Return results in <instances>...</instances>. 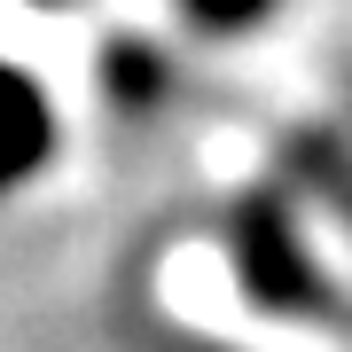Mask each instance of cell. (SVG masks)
<instances>
[{"label": "cell", "mask_w": 352, "mask_h": 352, "mask_svg": "<svg viewBox=\"0 0 352 352\" xmlns=\"http://www.w3.org/2000/svg\"><path fill=\"white\" fill-rule=\"evenodd\" d=\"M227 258H235V289L266 314L298 321V314H337V289L321 282V266L305 258L298 212L282 188H251L227 212Z\"/></svg>", "instance_id": "cell-1"}, {"label": "cell", "mask_w": 352, "mask_h": 352, "mask_svg": "<svg viewBox=\"0 0 352 352\" xmlns=\"http://www.w3.org/2000/svg\"><path fill=\"white\" fill-rule=\"evenodd\" d=\"M47 149H55V110L39 94V78L0 63V188H16L24 173H39Z\"/></svg>", "instance_id": "cell-2"}, {"label": "cell", "mask_w": 352, "mask_h": 352, "mask_svg": "<svg viewBox=\"0 0 352 352\" xmlns=\"http://www.w3.org/2000/svg\"><path fill=\"white\" fill-rule=\"evenodd\" d=\"M110 87H118V102L164 94V55H149L141 39H118V47H110Z\"/></svg>", "instance_id": "cell-3"}, {"label": "cell", "mask_w": 352, "mask_h": 352, "mask_svg": "<svg viewBox=\"0 0 352 352\" xmlns=\"http://www.w3.org/2000/svg\"><path fill=\"white\" fill-rule=\"evenodd\" d=\"M180 16H188L196 32H251V24H266L274 16V0H180Z\"/></svg>", "instance_id": "cell-4"}, {"label": "cell", "mask_w": 352, "mask_h": 352, "mask_svg": "<svg viewBox=\"0 0 352 352\" xmlns=\"http://www.w3.org/2000/svg\"><path fill=\"white\" fill-rule=\"evenodd\" d=\"M39 8H55V0H39Z\"/></svg>", "instance_id": "cell-5"}]
</instances>
